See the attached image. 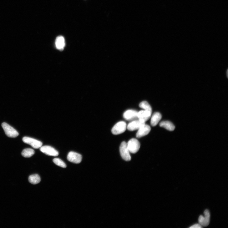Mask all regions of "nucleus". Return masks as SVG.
I'll use <instances>...</instances> for the list:
<instances>
[{"label": "nucleus", "mask_w": 228, "mask_h": 228, "mask_svg": "<svg viewBox=\"0 0 228 228\" xmlns=\"http://www.w3.org/2000/svg\"><path fill=\"white\" fill-rule=\"evenodd\" d=\"M119 150L121 156L124 160L127 161L131 160V157L128 147L127 143L125 142H123L120 145Z\"/></svg>", "instance_id": "f257e3e1"}, {"label": "nucleus", "mask_w": 228, "mask_h": 228, "mask_svg": "<svg viewBox=\"0 0 228 228\" xmlns=\"http://www.w3.org/2000/svg\"><path fill=\"white\" fill-rule=\"evenodd\" d=\"M2 126L5 133L8 137L15 138L18 136L19 134L17 131L7 123H3Z\"/></svg>", "instance_id": "f03ea898"}, {"label": "nucleus", "mask_w": 228, "mask_h": 228, "mask_svg": "<svg viewBox=\"0 0 228 228\" xmlns=\"http://www.w3.org/2000/svg\"><path fill=\"white\" fill-rule=\"evenodd\" d=\"M127 128L126 123L123 121H120L116 124L112 130V134L114 135H118L124 132Z\"/></svg>", "instance_id": "7ed1b4c3"}, {"label": "nucleus", "mask_w": 228, "mask_h": 228, "mask_svg": "<svg viewBox=\"0 0 228 228\" xmlns=\"http://www.w3.org/2000/svg\"><path fill=\"white\" fill-rule=\"evenodd\" d=\"M128 148L130 153L135 154L139 151L140 144L139 141L135 139H132L127 143Z\"/></svg>", "instance_id": "20e7f679"}, {"label": "nucleus", "mask_w": 228, "mask_h": 228, "mask_svg": "<svg viewBox=\"0 0 228 228\" xmlns=\"http://www.w3.org/2000/svg\"><path fill=\"white\" fill-rule=\"evenodd\" d=\"M145 122L143 120L139 119V120H135L130 123L127 126V128L130 131L138 130L145 124Z\"/></svg>", "instance_id": "39448f33"}, {"label": "nucleus", "mask_w": 228, "mask_h": 228, "mask_svg": "<svg viewBox=\"0 0 228 228\" xmlns=\"http://www.w3.org/2000/svg\"><path fill=\"white\" fill-rule=\"evenodd\" d=\"M204 214V216L202 215L200 216L198 222L201 226H207L210 223V214L209 211L208 210H205Z\"/></svg>", "instance_id": "423d86ee"}, {"label": "nucleus", "mask_w": 228, "mask_h": 228, "mask_svg": "<svg viewBox=\"0 0 228 228\" xmlns=\"http://www.w3.org/2000/svg\"><path fill=\"white\" fill-rule=\"evenodd\" d=\"M40 151L43 153L50 156H57L59 155L58 151L53 147L47 145L41 146Z\"/></svg>", "instance_id": "0eeeda50"}, {"label": "nucleus", "mask_w": 228, "mask_h": 228, "mask_svg": "<svg viewBox=\"0 0 228 228\" xmlns=\"http://www.w3.org/2000/svg\"><path fill=\"white\" fill-rule=\"evenodd\" d=\"M67 160L69 162L76 164L80 163L82 161V155L77 153L70 151L68 154Z\"/></svg>", "instance_id": "6e6552de"}, {"label": "nucleus", "mask_w": 228, "mask_h": 228, "mask_svg": "<svg viewBox=\"0 0 228 228\" xmlns=\"http://www.w3.org/2000/svg\"><path fill=\"white\" fill-rule=\"evenodd\" d=\"M23 141L25 143L31 145L35 149H38L41 147L43 144L42 142L34 139L27 137H24Z\"/></svg>", "instance_id": "1a4fd4ad"}, {"label": "nucleus", "mask_w": 228, "mask_h": 228, "mask_svg": "<svg viewBox=\"0 0 228 228\" xmlns=\"http://www.w3.org/2000/svg\"><path fill=\"white\" fill-rule=\"evenodd\" d=\"M151 128L150 126L145 124L138 129L136 134V136L138 138H141L148 134Z\"/></svg>", "instance_id": "9d476101"}, {"label": "nucleus", "mask_w": 228, "mask_h": 228, "mask_svg": "<svg viewBox=\"0 0 228 228\" xmlns=\"http://www.w3.org/2000/svg\"><path fill=\"white\" fill-rule=\"evenodd\" d=\"M138 112L134 110H129L126 111L123 114V117L126 120H133L138 118Z\"/></svg>", "instance_id": "9b49d317"}, {"label": "nucleus", "mask_w": 228, "mask_h": 228, "mask_svg": "<svg viewBox=\"0 0 228 228\" xmlns=\"http://www.w3.org/2000/svg\"><path fill=\"white\" fill-rule=\"evenodd\" d=\"M151 113H152L147 110L140 111L138 113V118L143 120L145 122L150 118Z\"/></svg>", "instance_id": "f8f14e48"}, {"label": "nucleus", "mask_w": 228, "mask_h": 228, "mask_svg": "<svg viewBox=\"0 0 228 228\" xmlns=\"http://www.w3.org/2000/svg\"><path fill=\"white\" fill-rule=\"evenodd\" d=\"M162 118V115L159 112H155L152 115L150 121L151 125L153 126H156Z\"/></svg>", "instance_id": "ddd939ff"}, {"label": "nucleus", "mask_w": 228, "mask_h": 228, "mask_svg": "<svg viewBox=\"0 0 228 228\" xmlns=\"http://www.w3.org/2000/svg\"><path fill=\"white\" fill-rule=\"evenodd\" d=\"M56 46L57 48L60 51L63 50L65 46L64 38L62 36L58 37L56 40Z\"/></svg>", "instance_id": "4468645a"}, {"label": "nucleus", "mask_w": 228, "mask_h": 228, "mask_svg": "<svg viewBox=\"0 0 228 228\" xmlns=\"http://www.w3.org/2000/svg\"><path fill=\"white\" fill-rule=\"evenodd\" d=\"M160 125L169 131H173L175 129V126L170 122L168 121H164L161 122Z\"/></svg>", "instance_id": "2eb2a0df"}, {"label": "nucleus", "mask_w": 228, "mask_h": 228, "mask_svg": "<svg viewBox=\"0 0 228 228\" xmlns=\"http://www.w3.org/2000/svg\"><path fill=\"white\" fill-rule=\"evenodd\" d=\"M34 154V150L31 148H26L24 149L21 154L23 157L26 158H30L33 156Z\"/></svg>", "instance_id": "dca6fc26"}, {"label": "nucleus", "mask_w": 228, "mask_h": 228, "mask_svg": "<svg viewBox=\"0 0 228 228\" xmlns=\"http://www.w3.org/2000/svg\"><path fill=\"white\" fill-rule=\"evenodd\" d=\"M29 181L30 183L33 185H36L41 181V178L39 175L37 174L32 175L29 177Z\"/></svg>", "instance_id": "f3484780"}, {"label": "nucleus", "mask_w": 228, "mask_h": 228, "mask_svg": "<svg viewBox=\"0 0 228 228\" xmlns=\"http://www.w3.org/2000/svg\"><path fill=\"white\" fill-rule=\"evenodd\" d=\"M139 107L145 110L148 111L152 113L151 108L146 101H143L141 102L139 104Z\"/></svg>", "instance_id": "a211bd4d"}, {"label": "nucleus", "mask_w": 228, "mask_h": 228, "mask_svg": "<svg viewBox=\"0 0 228 228\" xmlns=\"http://www.w3.org/2000/svg\"><path fill=\"white\" fill-rule=\"evenodd\" d=\"M53 162L57 165L63 168H66L67 167L65 163L59 158H55L53 160Z\"/></svg>", "instance_id": "6ab92c4d"}, {"label": "nucleus", "mask_w": 228, "mask_h": 228, "mask_svg": "<svg viewBox=\"0 0 228 228\" xmlns=\"http://www.w3.org/2000/svg\"><path fill=\"white\" fill-rule=\"evenodd\" d=\"M202 227L201 226L199 223L195 224L191 226H190L189 228H201Z\"/></svg>", "instance_id": "aec40b11"}]
</instances>
